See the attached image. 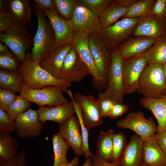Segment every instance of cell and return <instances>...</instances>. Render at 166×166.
Masks as SVG:
<instances>
[{
	"mask_svg": "<svg viewBox=\"0 0 166 166\" xmlns=\"http://www.w3.org/2000/svg\"><path fill=\"white\" fill-rule=\"evenodd\" d=\"M19 72L22 77L23 85L30 88L40 89L52 85L66 92L72 86L71 84L56 77L42 68L39 63L33 60L30 51L21 62Z\"/></svg>",
	"mask_w": 166,
	"mask_h": 166,
	"instance_id": "cell-1",
	"label": "cell"
},
{
	"mask_svg": "<svg viewBox=\"0 0 166 166\" xmlns=\"http://www.w3.org/2000/svg\"><path fill=\"white\" fill-rule=\"evenodd\" d=\"M33 6L38 19V27L33 37L32 56L34 61L40 63L57 49L54 33L48 18L43 10L34 2Z\"/></svg>",
	"mask_w": 166,
	"mask_h": 166,
	"instance_id": "cell-2",
	"label": "cell"
},
{
	"mask_svg": "<svg viewBox=\"0 0 166 166\" xmlns=\"http://www.w3.org/2000/svg\"><path fill=\"white\" fill-rule=\"evenodd\" d=\"M136 92L151 98H159L166 94L164 64H148L141 74Z\"/></svg>",
	"mask_w": 166,
	"mask_h": 166,
	"instance_id": "cell-3",
	"label": "cell"
},
{
	"mask_svg": "<svg viewBox=\"0 0 166 166\" xmlns=\"http://www.w3.org/2000/svg\"><path fill=\"white\" fill-rule=\"evenodd\" d=\"M0 40L8 46L21 62L25 58L26 51L33 46V37L26 25L17 22L0 33Z\"/></svg>",
	"mask_w": 166,
	"mask_h": 166,
	"instance_id": "cell-4",
	"label": "cell"
},
{
	"mask_svg": "<svg viewBox=\"0 0 166 166\" xmlns=\"http://www.w3.org/2000/svg\"><path fill=\"white\" fill-rule=\"evenodd\" d=\"M139 19L122 18L112 25L101 29L97 34L106 48L112 51L117 49L131 37Z\"/></svg>",
	"mask_w": 166,
	"mask_h": 166,
	"instance_id": "cell-5",
	"label": "cell"
},
{
	"mask_svg": "<svg viewBox=\"0 0 166 166\" xmlns=\"http://www.w3.org/2000/svg\"><path fill=\"white\" fill-rule=\"evenodd\" d=\"M123 59L116 50L112 51L111 60L107 79V87L99 91V97L111 99L116 103H123L125 94L122 76Z\"/></svg>",
	"mask_w": 166,
	"mask_h": 166,
	"instance_id": "cell-6",
	"label": "cell"
},
{
	"mask_svg": "<svg viewBox=\"0 0 166 166\" xmlns=\"http://www.w3.org/2000/svg\"><path fill=\"white\" fill-rule=\"evenodd\" d=\"M71 45L92 76L93 87L98 89H106L107 82L101 77L96 67L89 49L88 34L84 32H74Z\"/></svg>",
	"mask_w": 166,
	"mask_h": 166,
	"instance_id": "cell-7",
	"label": "cell"
},
{
	"mask_svg": "<svg viewBox=\"0 0 166 166\" xmlns=\"http://www.w3.org/2000/svg\"><path fill=\"white\" fill-rule=\"evenodd\" d=\"M62 91L54 86H48L40 89L28 88L22 84L20 95L30 102H33L40 107L47 105L53 107L68 102Z\"/></svg>",
	"mask_w": 166,
	"mask_h": 166,
	"instance_id": "cell-8",
	"label": "cell"
},
{
	"mask_svg": "<svg viewBox=\"0 0 166 166\" xmlns=\"http://www.w3.org/2000/svg\"><path fill=\"white\" fill-rule=\"evenodd\" d=\"M119 128L127 129L135 132L143 141L157 132V126L151 117L147 118L144 113L137 111L129 113L116 123Z\"/></svg>",
	"mask_w": 166,
	"mask_h": 166,
	"instance_id": "cell-9",
	"label": "cell"
},
{
	"mask_svg": "<svg viewBox=\"0 0 166 166\" xmlns=\"http://www.w3.org/2000/svg\"><path fill=\"white\" fill-rule=\"evenodd\" d=\"M89 74L87 67L72 47L68 53L57 78L71 84L82 81Z\"/></svg>",
	"mask_w": 166,
	"mask_h": 166,
	"instance_id": "cell-10",
	"label": "cell"
},
{
	"mask_svg": "<svg viewBox=\"0 0 166 166\" xmlns=\"http://www.w3.org/2000/svg\"><path fill=\"white\" fill-rule=\"evenodd\" d=\"M147 65L141 55L123 59L122 73L125 94L136 91L141 74Z\"/></svg>",
	"mask_w": 166,
	"mask_h": 166,
	"instance_id": "cell-11",
	"label": "cell"
},
{
	"mask_svg": "<svg viewBox=\"0 0 166 166\" xmlns=\"http://www.w3.org/2000/svg\"><path fill=\"white\" fill-rule=\"evenodd\" d=\"M73 97L81 108L84 123L89 130L103 123L100 108L94 97L78 92L75 93Z\"/></svg>",
	"mask_w": 166,
	"mask_h": 166,
	"instance_id": "cell-12",
	"label": "cell"
},
{
	"mask_svg": "<svg viewBox=\"0 0 166 166\" xmlns=\"http://www.w3.org/2000/svg\"><path fill=\"white\" fill-rule=\"evenodd\" d=\"M88 39L89 49L96 67L101 77L107 81L112 51L106 48L97 34H88Z\"/></svg>",
	"mask_w": 166,
	"mask_h": 166,
	"instance_id": "cell-13",
	"label": "cell"
},
{
	"mask_svg": "<svg viewBox=\"0 0 166 166\" xmlns=\"http://www.w3.org/2000/svg\"><path fill=\"white\" fill-rule=\"evenodd\" d=\"M42 10L51 26L57 47L71 44L74 32L70 20L60 17L55 10L49 9Z\"/></svg>",
	"mask_w": 166,
	"mask_h": 166,
	"instance_id": "cell-14",
	"label": "cell"
},
{
	"mask_svg": "<svg viewBox=\"0 0 166 166\" xmlns=\"http://www.w3.org/2000/svg\"><path fill=\"white\" fill-rule=\"evenodd\" d=\"M15 131L21 139L35 138L41 134L42 127L37 110L29 108L15 120Z\"/></svg>",
	"mask_w": 166,
	"mask_h": 166,
	"instance_id": "cell-15",
	"label": "cell"
},
{
	"mask_svg": "<svg viewBox=\"0 0 166 166\" xmlns=\"http://www.w3.org/2000/svg\"><path fill=\"white\" fill-rule=\"evenodd\" d=\"M70 21L74 32L97 34L101 29L99 17L82 6H77Z\"/></svg>",
	"mask_w": 166,
	"mask_h": 166,
	"instance_id": "cell-16",
	"label": "cell"
},
{
	"mask_svg": "<svg viewBox=\"0 0 166 166\" xmlns=\"http://www.w3.org/2000/svg\"><path fill=\"white\" fill-rule=\"evenodd\" d=\"M59 124V133L72 148L77 156L83 155L82 139L79 121L74 115Z\"/></svg>",
	"mask_w": 166,
	"mask_h": 166,
	"instance_id": "cell-17",
	"label": "cell"
},
{
	"mask_svg": "<svg viewBox=\"0 0 166 166\" xmlns=\"http://www.w3.org/2000/svg\"><path fill=\"white\" fill-rule=\"evenodd\" d=\"M166 35V19L149 14L141 18L133 30L132 36L156 39Z\"/></svg>",
	"mask_w": 166,
	"mask_h": 166,
	"instance_id": "cell-18",
	"label": "cell"
},
{
	"mask_svg": "<svg viewBox=\"0 0 166 166\" xmlns=\"http://www.w3.org/2000/svg\"><path fill=\"white\" fill-rule=\"evenodd\" d=\"M156 40L145 36H132L116 50L123 59L136 57L148 49Z\"/></svg>",
	"mask_w": 166,
	"mask_h": 166,
	"instance_id": "cell-19",
	"label": "cell"
},
{
	"mask_svg": "<svg viewBox=\"0 0 166 166\" xmlns=\"http://www.w3.org/2000/svg\"><path fill=\"white\" fill-rule=\"evenodd\" d=\"M37 111L41 123L52 121L59 124L76 115L72 101L58 106L40 107Z\"/></svg>",
	"mask_w": 166,
	"mask_h": 166,
	"instance_id": "cell-20",
	"label": "cell"
},
{
	"mask_svg": "<svg viewBox=\"0 0 166 166\" xmlns=\"http://www.w3.org/2000/svg\"><path fill=\"white\" fill-rule=\"evenodd\" d=\"M143 141L136 134L131 136L120 159V166H142Z\"/></svg>",
	"mask_w": 166,
	"mask_h": 166,
	"instance_id": "cell-21",
	"label": "cell"
},
{
	"mask_svg": "<svg viewBox=\"0 0 166 166\" xmlns=\"http://www.w3.org/2000/svg\"><path fill=\"white\" fill-rule=\"evenodd\" d=\"M155 134L143 141L142 165L166 166V157L156 140Z\"/></svg>",
	"mask_w": 166,
	"mask_h": 166,
	"instance_id": "cell-22",
	"label": "cell"
},
{
	"mask_svg": "<svg viewBox=\"0 0 166 166\" xmlns=\"http://www.w3.org/2000/svg\"><path fill=\"white\" fill-rule=\"evenodd\" d=\"M140 105L150 111L157 122V132L166 131V94L159 98L143 97L140 101Z\"/></svg>",
	"mask_w": 166,
	"mask_h": 166,
	"instance_id": "cell-23",
	"label": "cell"
},
{
	"mask_svg": "<svg viewBox=\"0 0 166 166\" xmlns=\"http://www.w3.org/2000/svg\"><path fill=\"white\" fill-rule=\"evenodd\" d=\"M72 48L71 44L58 47L51 55L40 63L41 67L57 78L66 56Z\"/></svg>",
	"mask_w": 166,
	"mask_h": 166,
	"instance_id": "cell-24",
	"label": "cell"
},
{
	"mask_svg": "<svg viewBox=\"0 0 166 166\" xmlns=\"http://www.w3.org/2000/svg\"><path fill=\"white\" fill-rule=\"evenodd\" d=\"M30 2V0H8V9L17 22L33 26Z\"/></svg>",
	"mask_w": 166,
	"mask_h": 166,
	"instance_id": "cell-25",
	"label": "cell"
},
{
	"mask_svg": "<svg viewBox=\"0 0 166 166\" xmlns=\"http://www.w3.org/2000/svg\"><path fill=\"white\" fill-rule=\"evenodd\" d=\"M141 55L148 64L166 63V35L156 39L155 43Z\"/></svg>",
	"mask_w": 166,
	"mask_h": 166,
	"instance_id": "cell-26",
	"label": "cell"
},
{
	"mask_svg": "<svg viewBox=\"0 0 166 166\" xmlns=\"http://www.w3.org/2000/svg\"><path fill=\"white\" fill-rule=\"evenodd\" d=\"M114 133L113 130L111 129L101 131L97 139L96 154L107 162H111L112 160Z\"/></svg>",
	"mask_w": 166,
	"mask_h": 166,
	"instance_id": "cell-27",
	"label": "cell"
},
{
	"mask_svg": "<svg viewBox=\"0 0 166 166\" xmlns=\"http://www.w3.org/2000/svg\"><path fill=\"white\" fill-rule=\"evenodd\" d=\"M128 9L112 0L111 4L99 17L101 29L112 25L117 22L119 18H122L127 13Z\"/></svg>",
	"mask_w": 166,
	"mask_h": 166,
	"instance_id": "cell-28",
	"label": "cell"
},
{
	"mask_svg": "<svg viewBox=\"0 0 166 166\" xmlns=\"http://www.w3.org/2000/svg\"><path fill=\"white\" fill-rule=\"evenodd\" d=\"M18 148L17 140L9 133H0V163L14 157Z\"/></svg>",
	"mask_w": 166,
	"mask_h": 166,
	"instance_id": "cell-29",
	"label": "cell"
},
{
	"mask_svg": "<svg viewBox=\"0 0 166 166\" xmlns=\"http://www.w3.org/2000/svg\"><path fill=\"white\" fill-rule=\"evenodd\" d=\"M52 139L54 156L53 166H64L69 162L66 154L70 147L59 132L53 134Z\"/></svg>",
	"mask_w": 166,
	"mask_h": 166,
	"instance_id": "cell-30",
	"label": "cell"
},
{
	"mask_svg": "<svg viewBox=\"0 0 166 166\" xmlns=\"http://www.w3.org/2000/svg\"><path fill=\"white\" fill-rule=\"evenodd\" d=\"M22 84V77L19 72H13L0 69V88L20 93Z\"/></svg>",
	"mask_w": 166,
	"mask_h": 166,
	"instance_id": "cell-31",
	"label": "cell"
},
{
	"mask_svg": "<svg viewBox=\"0 0 166 166\" xmlns=\"http://www.w3.org/2000/svg\"><path fill=\"white\" fill-rule=\"evenodd\" d=\"M73 101L75 108L76 115L79 119L82 139V151L85 157H92L93 154L90 150L89 144V130L85 126L83 121L82 110L79 105L74 100L71 91L69 90L67 93Z\"/></svg>",
	"mask_w": 166,
	"mask_h": 166,
	"instance_id": "cell-32",
	"label": "cell"
},
{
	"mask_svg": "<svg viewBox=\"0 0 166 166\" xmlns=\"http://www.w3.org/2000/svg\"><path fill=\"white\" fill-rule=\"evenodd\" d=\"M155 1V0H138L128 8L127 13L122 18H140L148 15Z\"/></svg>",
	"mask_w": 166,
	"mask_h": 166,
	"instance_id": "cell-33",
	"label": "cell"
},
{
	"mask_svg": "<svg viewBox=\"0 0 166 166\" xmlns=\"http://www.w3.org/2000/svg\"><path fill=\"white\" fill-rule=\"evenodd\" d=\"M55 10L63 18L70 20L76 8L77 0H52Z\"/></svg>",
	"mask_w": 166,
	"mask_h": 166,
	"instance_id": "cell-34",
	"label": "cell"
},
{
	"mask_svg": "<svg viewBox=\"0 0 166 166\" xmlns=\"http://www.w3.org/2000/svg\"><path fill=\"white\" fill-rule=\"evenodd\" d=\"M78 5L85 7L98 17L109 6L112 0H77Z\"/></svg>",
	"mask_w": 166,
	"mask_h": 166,
	"instance_id": "cell-35",
	"label": "cell"
},
{
	"mask_svg": "<svg viewBox=\"0 0 166 166\" xmlns=\"http://www.w3.org/2000/svg\"><path fill=\"white\" fill-rule=\"evenodd\" d=\"M126 144V138L123 133H114L111 162L120 164V159Z\"/></svg>",
	"mask_w": 166,
	"mask_h": 166,
	"instance_id": "cell-36",
	"label": "cell"
},
{
	"mask_svg": "<svg viewBox=\"0 0 166 166\" xmlns=\"http://www.w3.org/2000/svg\"><path fill=\"white\" fill-rule=\"evenodd\" d=\"M30 105V102L21 95H17L15 100L10 106L7 112L10 118L15 120L19 116L27 110Z\"/></svg>",
	"mask_w": 166,
	"mask_h": 166,
	"instance_id": "cell-37",
	"label": "cell"
},
{
	"mask_svg": "<svg viewBox=\"0 0 166 166\" xmlns=\"http://www.w3.org/2000/svg\"><path fill=\"white\" fill-rule=\"evenodd\" d=\"M19 61H20L12 52L0 53V67L1 69L13 72H19L21 65L19 63Z\"/></svg>",
	"mask_w": 166,
	"mask_h": 166,
	"instance_id": "cell-38",
	"label": "cell"
},
{
	"mask_svg": "<svg viewBox=\"0 0 166 166\" xmlns=\"http://www.w3.org/2000/svg\"><path fill=\"white\" fill-rule=\"evenodd\" d=\"M12 91L0 88V109L7 112L11 104L15 101L17 95Z\"/></svg>",
	"mask_w": 166,
	"mask_h": 166,
	"instance_id": "cell-39",
	"label": "cell"
},
{
	"mask_svg": "<svg viewBox=\"0 0 166 166\" xmlns=\"http://www.w3.org/2000/svg\"><path fill=\"white\" fill-rule=\"evenodd\" d=\"M15 120H12L7 112L0 109V133L15 131Z\"/></svg>",
	"mask_w": 166,
	"mask_h": 166,
	"instance_id": "cell-40",
	"label": "cell"
},
{
	"mask_svg": "<svg viewBox=\"0 0 166 166\" xmlns=\"http://www.w3.org/2000/svg\"><path fill=\"white\" fill-rule=\"evenodd\" d=\"M0 166H27L25 152L23 150L20 151L13 158L0 163Z\"/></svg>",
	"mask_w": 166,
	"mask_h": 166,
	"instance_id": "cell-41",
	"label": "cell"
},
{
	"mask_svg": "<svg viewBox=\"0 0 166 166\" xmlns=\"http://www.w3.org/2000/svg\"><path fill=\"white\" fill-rule=\"evenodd\" d=\"M97 101L100 108L102 117H109L115 102L111 99L99 97L97 100Z\"/></svg>",
	"mask_w": 166,
	"mask_h": 166,
	"instance_id": "cell-42",
	"label": "cell"
},
{
	"mask_svg": "<svg viewBox=\"0 0 166 166\" xmlns=\"http://www.w3.org/2000/svg\"><path fill=\"white\" fill-rule=\"evenodd\" d=\"M149 14L166 19V0H156Z\"/></svg>",
	"mask_w": 166,
	"mask_h": 166,
	"instance_id": "cell-43",
	"label": "cell"
},
{
	"mask_svg": "<svg viewBox=\"0 0 166 166\" xmlns=\"http://www.w3.org/2000/svg\"><path fill=\"white\" fill-rule=\"evenodd\" d=\"M16 22L15 19L9 12H0V33L5 31Z\"/></svg>",
	"mask_w": 166,
	"mask_h": 166,
	"instance_id": "cell-44",
	"label": "cell"
},
{
	"mask_svg": "<svg viewBox=\"0 0 166 166\" xmlns=\"http://www.w3.org/2000/svg\"><path fill=\"white\" fill-rule=\"evenodd\" d=\"M129 109V106L127 104L115 103L109 117L116 119L125 113Z\"/></svg>",
	"mask_w": 166,
	"mask_h": 166,
	"instance_id": "cell-45",
	"label": "cell"
},
{
	"mask_svg": "<svg viewBox=\"0 0 166 166\" xmlns=\"http://www.w3.org/2000/svg\"><path fill=\"white\" fill-rule=\"evenodd\" d=\"M92 158L93 166H120L119 164L106 161L96 154H93Z\"/></svg>",
	"mask_w": 166,
	"mask_h": 166,
	"instance_id": "cell-46",
	"label": "cell"
},
{
	"mask_svg": "<svg viewBox=\"0 0 166 166\" xmlns=\"http://www.w3.org/2000/svg\"><path fill=\"white\" fill-rule=\"evenodd\" d=\"M155 135L157 142L166 157V131L157 132Z\"/></svg>",
	"mask_w": 166,
	"mask_h": 166,
	"instance_id": "cell-47",
	"label": "cell"
},
{
	"mask_svg": "<svg viewBox=\"0 0 166 166\" xmlns=\"http://www.w3.org/2000/svg\"><path fill=\"white\" fill-rule=\"evenodd\" d=\"M34 2L42 10L49 9L55 10L52 0H34Z\"/></svg>",
	"mask_w": 166,
	"mask_h": 166,
	"instance_id": "cell-48",
	"label": "cell"
},
{
	"mask_svg": "<svg viewBox=\"0 0 166 166\" xmlns=\"http://www.w3.org/2000/svg\"><path fill=\"white\" fill-rule=\"evenodd\" d=\"M116 3L125 7L129 8L138 0H113Z\"/></svg>",
	"mask_w": 166,
	"mask_h": 166,
	"instance_id": "cell-49",
	"label": "cell"
},
{
	"mask_svg": "<svg viewBox=\"0 0 166 166\" xmlns=\"http://www.w3.org/2000/svg\"><path fill=\"white\" fill-rule=\"evenodd\" d=\"M8 12V0H0V12L5 13Z\"/></svg>",
	"mask_w": 166,
	"mask_h": 166,
	"instance_id": "cell-50",
	"label": "cell"
},
{
	"mask_svg": "<svg viewBox=\"0 0 166 166\" xmlns=\"http://www.w3.org/2000/svg\"><path fill=\"white\" fill-rule=\"evenodd\" d=\"M10 49L8 46L2 42H0V53H4L10 52Z\"/></svg>",
	"mask_w": 166,
	"mask_h": 166,
	"instance_id": "cell-51",
	"label": "cell"
},
{
	"mask_svg": "<svg viewBox=\"0 0 166 166\" xmlns=\"http://www.w3.org/2000/svg\"><path fill=\"white\" fill-rule=\"evenodd\" d=\"M79 164V159L78 156L74 157L71 160L64 166H76Z\"/></svg>",
	"mask_w": 166,
	"mask_h": 166,
	"instance_id": "cell-52",
	"label": "cell"
},
{
	"mask_svg": "<svg viewBox=\"0 0 166 166\" xmlns=\"http://www.w3.org/2000/svg\"><path fill=\"white\" fill-rule=\"evenodd\" d=\"M82 166H93L92 158L89 157L86 158L84 163Z\"/></svg>",
	"mask_w": 166,
	"mask_h": 166,
	"instance_id": "cell-53",
	"label": "cell"
},
{
	"mask_svg": "<svg viewBox=\"0 0 166 166\" xmlns=\"http://www.w3.org/2000/svg\"><path fill=\"white\" fill-rule=\"evenodd\" d=\"M164 71L165 73V86H166V63L164 64Z\"/></svg>",
	"mask_w": 166,
	"mask_h": 166,
	"instance_id": "cell-54",
	"label": "cell"
},
{
	"mask_svg": "<svg viewBox=\"0 0 166 166\" xmlns=\"http://www.w3.org/2000/svg\"><path fill=\"white\" fill-rule=\"evenodd\" d=\"M142 166H144V165H142Z\"/></svg>",
	"mask_w": 166,
	"mask_h": 166,
	"instance_id": "cell-55",
	"label": "cell"
}]
</instances>
